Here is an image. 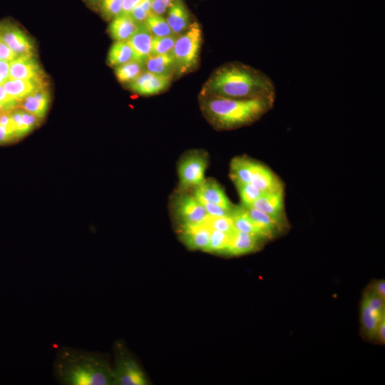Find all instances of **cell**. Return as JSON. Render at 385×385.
<instances>
[{
  "label": "cell",
  "mask_w": 385,
  "mask_h": 385,
  "mask_svg": "<svg viewBox=\"0 0 385 385\" xmlns=\"http://www.w3.org/2000/svg\"><path fill=\"white\" fill-rule=\"evenodd\" d=\"M153 39L145 23L138 25L136 31L127 42L132 48L137 61L144 63L151 57Z\"/></svg>",
  "instance_id": "obj_15"
},
{
  "label": "cell",
  "mask_w": 385,
  "mask_h": 385,
  "mask_svg": "<svg viewBox=\"0 0 385 385\" xmlns=\"http://www.w3.org/2000/svg\"><path fill=\"white\" fill-rule=\"evenodd\" d=\"M114 350L113 370L115 385L149 384L145 373L123 342H117Z\"/></svg>",
  "instance_id": "obj_5"
},
{
  "label": "cell",
  "mask_w": 385,
  "mask_h": 385,
  "mask_svg": "<svg viewBox=\"0 0 385 385\" xmlns=\"http://www.w3.org/2000/svg\"><path fill=\"white\" fill-rule=\"evenodd\" d=\"M19 108L35 115L42 120L45 118L47 113L36 100L33 93L28 95L23 100L20 102Z\"/></svg>",
  "instance_id": "obj_32"
},
{
  "label": "cell",
  "mask_w": 385,
  "mask_h": 385,
  "mask_svg": "<svg viewBox=\"0 0 385 385\" xmlns=\"http://www.w3.org/2000/svg\"><path fill=\"white\" fill-rule=\"evenodd\" d=\"M145 71L173 77L176 74L175 61L171 53L150 57L144 62Z\"/></svg>",
  "instance_id": "obj_22"
},
{
  "label": "cell",
  "mask_w": 385,
  "mask_h": 385,
  "mask_svg": "<svg viewBox=\"0 0 385 385\" xmlns=\"http://www.w3.org/2000/svg\"><path fill=\"white\" fill-rule=\"evenodd\" d=\"M0 125H2L8 131L16 134V127L11 113H6L0 115Z\"/></svg>",
  "instance_id": "obj_42"
},
{
  "label": "cell",
  "mask_w": 385,
  "mask_h": 385,
  "mask_svg": "<svg viewBox=\"0 0 385 385\" xmlns=\"http://www.w3.org/2000/svg\"><path fill=\"white\" fill-rule=\"evenodd\" d=\"M374 339H376L381 344L385 343V318H384L379 324Z\"/></svg>",
  "instance_id": "obj_45"
},
{
  "label": "cell",
  "mask_w": 385,
  "mask_h": 385,
  "mask_svg": "<svg viewBox=\"0 0 385 385\" xmlns=\"http://www.w3.org/2000/svg\"><path fill=\"white\" fill-rule=\"evenodd\" d=\"M18 57L0 37V60L12 62Z\"/></svg>",
  "instance_id": "obj_38"
},
{
  "label": "cell",
  "mask_w": 385,
  "mask_h": 385,
  "mask_svg": "<svg viewBox=\"0 0 385 385\" xmlns=\"http://www.w3.org/2000/svg\"><path fill=\"white\" fill-rule=\"evenodd\" d=\"M202 42V30L197 22L192 23L188 29L178 38L171 52L177 76L195 69L200 61Z\"/></svg>",
  "instance_id": "obj_4"
},
{
  "label": "cell",
  "mask_w": 385,
  "mask_h": 385,
  "mask_svg": "<svg viewBox=\"0 0 385 385\" xmlns=\"http://www.w3.org/2000/svg\"><path fill=\"white\" fill-rule=\"evenodd\" d=\"M231 218L236 231L253 235L265 241L269 240L265 234L251 219L243 207H235Z\"/></svg>",
  "instance_id": "obj_20"
},
{
  "label": "cell",
  "mask_w": 385,
  "mask_h": 385,
  "mask_svg": "<svg viewBox=\"0 0 385 385\" xmlns=\"http://www.w3.org/2000/svg\"><path fill=\"white\" fill-rule=\"evenodd\" d=\"M243 207H251L261 197L263 192L251 183L236 185Z\"/></svg>",
  "instance_id": "obj_28"
},
{
  "label": "cell",
  "mask_w": 385,
  "mask_h": 385,
  "mask_svg": "<svg viewBox=\"0 0 385 385\" xmlns=\"http://www.w3.org/2000/svg\"><path fill=\"white\" fill-rule=\"evenodd\" d=\"M91 2H98V1H100V0H90Z\"/></svg>",
  "instance_id": "obj_47"
},
{
  "label": "cell",
  "mask_w": 385,
  "mask_h": 385,
  "mask_svg": "<svg viewBox=\"0 0 385 385\" xmlns=\"http://www.w3.org/2000/svg\"><path fill=\"white\" fill-rule=\"evenodd\" d=\"M244 208L251 219L265 234L269 240L275 238L288 228V224H283L253 207Z\"/></svg>",
  "instance_id": "obj_19"
},
{
  "label": "cell",
  "mask_w": 385,
  "mask_h": 385,
  "mask_svg": "<svg viewBox=\"0 0 385 385\" xmlns=\"http://www.w3.org/2000/svg\"><path fill=\"white\" fill-rule=\"evenodd\" d=\"M134 60H136L134 52L127 42H116L112 46L108 59V64L114 67Z\"/></svg>",
  "instance_id": "obj_24"
},
{
  "label": "cell",
  "mask_w": 385,
  "mask_h": 385,
  "mask_svg": "<svg viewBox=\"0 0 385 385\" xmlns=\"http://www.w3.org/2000/svg\"><path fill=\"white\" fill-rule=\"evenodd\" d=\"M173 77L144 71L138 78L128 84V88L141 96H153L166 90Z\"/></svg>",
  "instance_id": "obj_9"
},
{
  "label": "cell",
  "mask_w": 385,
  "mask_h": 385,
  "mask_svg": "<svg viewBox=\"0 0 385 385\" xmlns=\"http://www.w3.org/2000/svg\"><path fill=\"white\" fill-rule=\"evenodd\" d=\"M18 140L15 134L8 131L6 128L0 125V145L9 144Z\"/></svg>",
  "instance_id": "obj_41"
},
{
  "label": "cell",
  "mask_w": 385,
  "mask_h": 385,
  "mask_svg": "<svg viewBox=\"0 0 385 385\" xmlns=\"http://www.w3.org/2000/svg\"><path fill=\"white\" fill-rule=\"evenodd\" d=\"M53 375L60 385H115L113 366L105 354L75 347L58 350Z\"/></svg>",
  "instance_id": "obj_2"
},
{
  "label": "cell",
  "mask_w": 385,
  "mask_h": 385,
  "mask_svg": "<svg viewBox=\"0 0 385 385\" xmlns=\"http://www.w3.org/2000/svg\"><path fill=\"white\" fill-rule=\"evenodd\" d=\"M208 156L205 151H192L186 154L178 166L180 189L182 191L197 188L205 180Z\"/></svg>",
  "instance_id": "obj_6"
},
{
  "label": "cell",
  "mask_w": 385,
  "mask_h": 385,
  "mask_svg": "<svg viewBox=\"0 0 385 385\" xmlns=\"http://www.w3.org/2000/svg\"><path fill=\"white\" fill-rule=\"evenodd\" d=\"M361 318L364 331L367 337L374 339L377 327L385 318V315L372 309L363 299L361 309Z\"/></svg>",
  "instance_id": "obj_25"
},
{
  "label": "cell",
  "mask_w": 385,
  "mask_h": 385,
  "mask_svg": "<svg viewBox=\"0 0 385 385\" xmlns=\"http://www.w3.org/2000/svg\"><path fill=\"white\" fill-rule=\"evenodd\" d=\"M265 240L248 234L235 231L231 236L229 244L224 254L239 256L260 249Z\"/></svg>",
  "instance_id": "obj_14"
},
{
  "label": "cell",
  "mask_w": 385,
  "mask_h": 385,
  "mask_svg": "<svg viewBox=\"0 0 385 385\" xmlns=\"http://www.w3.org/2000/svg\"><path fill=\"white\" fill-rule=\"evenodd\" d=\"M212 229L207 223L180 226V239L190 250H200L207 252Z\"/></svg>",
  "instance_id": "obj_11"
},
{
  "label": "cell",
  "mask_w": 385,
  "mask_h": 385,
  "mask_svg": "<svg viewBox=\"0 0 385 385\" xmlns=\"http://www.w3.org/2000/svg\"><path fill=\"white\" fill-rule=\"evenodd\" d=\"M172 210L180 226L204 224L209 218L205 208L195 196L187 192H179L173 198Z\"/></svg>",
  "instance_id": "obj_7"
},
{
  "label": "cell",
  "mask_w": 385,
  "mask_h": 385,
  "mask_svg": "<svg viewBox=\"0 0 385 385\" xmlns=\"http://www.w3.org/2000/svg\"><path fill=\"white\" fill-rule=\"evenodd\" d=\"M178 37L172 35L163 38H154L151 57L171 53Z\"/></svg>",
  "instance_id": "obj_30"
},
{
  "label": "cell",
  "mask_w": 385,
  "mask_h": 385,
  "mask_svg": "<svg viewBox=\"0 0 385 385\" xmlns=\"http://www.w3.org/2000/svg\"><path fill=\"white\" fill-rule=\"evenodd\" d=\"M363 299L372 309L385 315V301L377 297L371 290L365 294Z\"/></svg>",
  "instance_id": "obj_35"
},
{
  "label": "cell",
  "mask_w": 385,
  "mask_h": 385,
  "mask_svg": "<svg viewBox=\"0 0 385 385\" xmlns=\"http://www.w3.org/2000/svg\"><path fill=\"white\" fill-rule=\"evenodd\" d=\"M284 188L263 194L253 207L276 220L288 224L285 212Z\"/></svg>",
  "instance_id": "obj_10"
},
{
  "label": "cell",
  "mask_w": 385,
  "mask_h": 385,
  "mask_svg": "<svg viewBox=\"0 0 385 385\" xmlns=\"http://www.w3.org/2000/svg\"><path fill=\"white\" fill-rule=\"evenodd\" d=\"M129 15L137 25H139L145 23L151 13H149L140 6H138Z\"/></svg>",
  "instance_id": "obj_39"
},
{
  "label": "cell",
  "mask_w": 385,
  "mask_h": 385,
  "mask_svg": "<svg viewBox=\"0 0 385 385\" xmlns=\"http://www.w3.org/2000/svg\"><path fill=\"white\" fill-rule=\"evenodd\" d=\"M4 88L13 98L18 102L23 100L26 96L37 90L47 88L46 80H22L8 79L4 85Z\"/></svg>",
  "instance_id": "obj_17"
},
{
  "label": "cell",
  "mask_w": 385,
  "mask_h": 385,
  "mask_svg": "<svg viewBox=\"0 0 385 385\" xmlns=\"http://www.w3.org/2000/svg\"><path fill=\"white\" fill-rule=\"evenodd\" d=\"M0 105H3L7 112L11 113L19 108L20 102L13 98L3 85H0Z\"/></svg>",
  "instance_id": "obj_36"
},
{
  "label": "cell",
  "mask_w": 385,
  "mask_h": 385,
  "mask_svg": "<svg viewBox=\"0 0 385 385\" xmlns=\"http://www.w3.org/2000/svg\"><path fill=\"white\" fill-rule=\"evenodd\" d=\"M0 37L18 57L34 56L32 40L18 26L5 21L0 23Z\"/></svg>",
  "instance_id": "obj_8"
},
{
  "label": "cell",
  "mask_w": 385,
  "mask_h": 385,
  "mask_svg": "<svg viewBox=\"0 0 385 385\" xmlns=\"http://www.w3.org/2000/svg\"><path fill=\"white\" fill-rule=\"evenodd\" d=\"M200 201L209 217H231V213L222 207L215 205L214 203L206 201L205 200L196 197Z\"/></svg>",
  "instance_id": "obj_34"
},
{
  "label": "cell",
  "mask_w": 385,
  "mask_h": 385,
  "mask_svg": "<svg viewBox=\"0 0 385 385\" xmlns=\"http://www.w3.org/2000/svg\"><path fill=\"white\" fill-rule=\"evenodd\" d=\"M232 234L212 230L207 252L224 254L227 248Z\"/></svg>",
  "instance_id": "obj_29"
},
{
  "label": "cell",
  "mask_w": 385,
  "mask_h": 385,
  "mask_svg": "<svg viewBox=\"0 0 385 385\" xmlns=\"http://www.w3.org/2000/svg\"><path fill=\"white\" fill-rule=\"evenodd\" d=\"M371 291L382 300L385 301V281L384 280L376 281L373 284Z\"/></svg>",
  "instance_id": "obj_43"
},
{
  "label": "cell",
  "mask_w": 385,
  "mask_h": 385,
  "mask_svg": "<svg viewBox=\"0 0 385 385\" xmlns=\"http://www.w3.org/2000/svg\"><path fill=\"white\" fill-rule=\"evenodd\" d=\"M137 26L130 15H120L113 20L109 32L116 42H127L136 31Z\"/></svg>",
  "instance_id": "obj_21"
},
{
  "label": "cell",
  "mask_w": 385,
  "mask_h": 385,
  "mask_svg": "<svg viewBox=\"0 0 385 385\" xmlns=\"http://www.w3.org/2000/svg\"><path fill=\"white\" fill-rule=\"evenodd\" d=\"M275 99L239 100L217 96H200L201 110L217 130L229 131L251 125L270 112Z\"/></svg>",
  "instance_id": "obj_3"
},
{
  "label": "cell",
  "mask_w": 385,
  "mask_h": 385,
  "mask_svg": "<svg viewBox=\"0 0 385 385\" xmlns=\"http://www.w3.org/2000/svg\"><path fill=\"white\" fill-rule=\"evenodd\" d=\"M200 96L249 100L276 98L272 80L264 72L241 62L225 64L213 72Z\"/></svg>",
  "instance_id": "obj_1"
},
{
  "label": "cell",
  "mask_w": 385,
  "mask_h": 385,
  "mask_svg": "<svg viewBox=\"0 0 385 385\" xmlns=\"http://www.w3.org/2000/svg\"><path fill=\"white\" fill-rule=\"evenodd\" d=\"M145 24L153 38H163L173 35L166 20L162 16L151 14Z\"/></svg>",
  "instance_id": "obj_27"
},
{
  "label": "cell",
  "mask_w": 385,
  "mask_h": 385,
  "mask_svg": "<svg viewBox=\"0 0 385 385\" xmlns=\"http://www.w3.org/2000/svg\"><path fill=\"white\" fill-rule=\"evenodd\" d=\"M123 0H101L100 11L107 20H114L122 13Z\"/></svg>",
  "instance_id": "obj_31"
},
{
  "label": "cell",
  "mask_w": 385,
  "mask_h": 385,
  "mask_svg": "<svg viewBox=\"0 0 385 385\" xmlns=\"http://www.w3.org/2000/svg\"><path fill=\"white\" fill-rule=\"evenodd\" d=\"M173 34L180 36L191 25L190 13L182 0H174L166 19Z\"/></svg>",
  "instance_id": "obj_18"
},
{
  "label": "cell",
  "mask_w": 385,
  "mask_h": 385,
  "mask_svg": "<svg viewBox=\"0 0 385 385\" xmlns=\"http://www.w3.org/2000/svg\"><path fill=\"white\" fill-rule=\"evenodd\" d=\"M251 183L263 194L284 188L280 178L266 166L255 161Z\"/></svg>",
  "instance_id": "obj_16"
},
{
  "label": "cell",
  "mask_w": 385,
  "mask_h": 385,
  "mask_svg": "<svg viewBox=\"0 0 385 385\" xmlns=\"http://www.w3.org/2000/svg\"><path fill=\"white\" fill-rule=\"evenodd\" d=\"M11 62L0 60V85L10 79Z\"/></svg>",
  "instance_id": "obj_40"
},
{
  "label": "cell",
  "mask_w": 385,
  "mask_h": 385,
  "mask_svg": "<svg viewBox=\"0 0 385 385\" xmlns=\"http://www.w3.org/2000/svg\"><path fill=\"white\" fill-rule=\"evenodd\" d=\"M255 161L246 156L234 158L230 166V176L236 185L251 183Z\"/></svg>",
  "instance_id": "obj_23"
},
{
  "label": "cell",
  "mask_w": 385,
  "mask_h": 385,
  "mask_svg": "<svg viewBox=\"0 0 385 385\" xmlns=\"http://www.w3.org/2000/svg\"><path fill=\"white\" fill-rule=\"evenodd\" d=\"M10 79L46 80L47 76L34 56H25L11 62Z\"/></svg>",
  "instance_id": "obj_12"
},
{
  "label": "cell",
  "mask_w": 385,
  "mask_h": 385,
  "mask_svg": "<svg viewBox=\"0 0 385 385\" xmlns=\"http://www.w3.org/2000/svg\"><path fill=\"white\" fill-rule=\"evenodd\" d=\"M145 71L144 63L134 60L119 66L115 69L118 81L122 84H130Z\"/></svg>",
  "instance_id": "obj_26"
},
{
  "label": "cell",
  "mask_w": 385,
  "mask_h": 385,
  "mask_svg": "<svg viewBox=\"0 0 385 385\" xmlns=\"http://www.w3.org/2000/svg\"><path fill=\"white\" fill-rule=\"evenodd\" d=\"M195 196L217 205L231 213L236 207L231 204L221 185L214 179H205L195 188Z\"/></svg>",
  "instance_id": "obj_13"
},
{
  "label": "cell",
  "mask_w": 385,
  "mask_h": 385,
  "mask_svg": "<svg viewBox=\"0 0 385 385\" xmlns=\"http://www.w3.org/2000/svg\"><path fill=\"white\" fill-rule=\"evenodd\" d=\"M6 113H8L6 110V109L4 108V107L1 105H0V115Z\"/></svg>",
  "instance_id": "obj_46"
},
{
  "label": "cell",
  "mask_w": 385,
  "mask_h": 385,
  "mask_svg": "<svg viewBox=\"0 0 385 385\" xmlns=\"http://www.w3.org/2000/svg\"><path fill=\"white\" fill-rule=\"evenodd\" d=\"M173 1L174 0H152V14L162 16L169 10Z\"/></svg>",
  "instance_id": "obj_37"
},
{
  "label": "cell",
  "mask_w": 385,
  "mask_h": 385,
  "mask_svg": "<svg viewBox=\"0 0 385 385\" xmlns=\"http://www.w3.org/2000/svg\"><path fill=\"white\" fill-rule=\"evenodd\" d=\"M206 223L212 230L229 234H232L236 231L231 217H209Z\"/></svg>",
  "instance_id": "obj_33"
},
{
  "label": "cell",
  "mask_w": 385,
  "mask_h": 385,
  "mask_svg": "<svg viewBox=\"0 0 385 385\" xmlns=\"http://www.w3.org/2000/svg\"><path fill=\"white\" fill-rule=\"evenodd\" d=\"M144 0H123L122 13L121 15H129Z\"/></svg>",
  "instance_id": "obj_44"
}]
</instances>
